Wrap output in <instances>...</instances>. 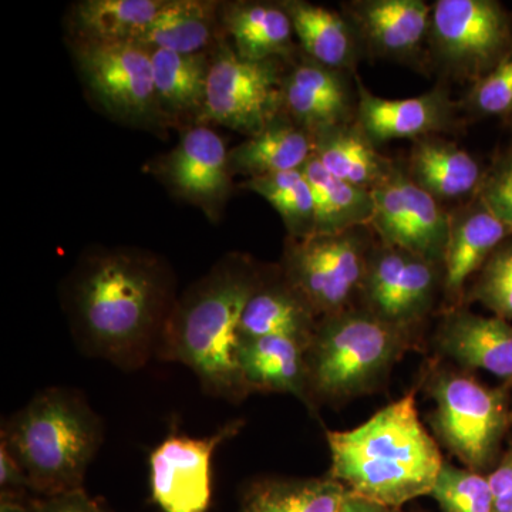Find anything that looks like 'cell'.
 I'll use <instances>...</instances> for the list:
<instances>
[{
	"instance_id": "35",
	"label": "cell",
	"mask_w": 512,
	"mask_h": 512,
	"mask_svg": "<svg viewBox=\"0 0 512 512\" xmlns=\"http://www.w3.org/2000/svg\"><path fill=\"white\" fill-rule=\"evenodd\" d=\"M466 107L480 117L512 116V49L490 72L473 83Z\"/></svg>"
},
{
	"instance_id": "22",
	"label": "cell",
	"mask_w": 512,
	"mask_h": 512,
	"mask_svg": "<svg viewBox=\"0 0 512 512\" xmlns=\"http://www.w3.org/2000/svg\"><path fill=\"white\" fill-rule=\"evenodd\" d=\"M313 157L333 177L372 191L396 170L356 123L322 128L312 134Z\"/></svg>"
},
{
	"instance_id": "8",
	"label": "cell",
	"mask_w": 512,
	"mask_h": 512,
	"mask_svg": "<svg viewBox=\"0 0 512 512\" xmlns=\"http://www.w3.org/2000/svg\"><path fill=\"white\" fill-rule=\"evenodd\" d=\"M429 46L444 72L477 82L512 49V18L495 0H437Z\"/></svg>"
},
{
	"instance_id": "18",
	"label": "cell",
	"mask_w": 512,
	"mask_h": 512,
	"mask_svg": "<svg viewBox=\"0 0 512 512\" xmlns=\"http://www.w3.org/2000/svg\"><path fill=\"white\" fill-rule=\"evenodd\" d=\"M357 94L356 124L375 146L396 138L433 136L453 123V103L443 87L410 99L390 100L370 93L357 80Z\"/></svg>"
},
{
	"instance_id": "9",
	"label": "cell",
	"mask_w": 512,
	"mask_h": 512,
	"mask_svg": "<svg viewBox=\"0 0 512 512\" xmlns=\"http://www.w3.org/2000/svg\"><path fill=\"white\" fill-rule=\"evenodd\" d=\"M279 59L248 60L221 46L211 62L202 117L245 136L261 133L284 113Z\"/></svg>"
},
{
	"instance_id": "19",
	"label": "cell",
	"mask_w": 512,
	"mask_h": 512,
	"mask_svg": "<svg viewBox=\"0 0 512 512\" xmlns=\"http://www.w3.org/2000/svg\"><path fill=\"white\" fill-rule=\"evenodd\" d=\"M308 345L285 336L239 339L237 362L249 393H286L313 409L306 367Z\"/></svg>"
},
{
	"instance_id": "7",
	"label": "cell",
	"mask_w": 512,
	"mask_h": 512,
	"mask_svg": "<svg viewBox=\"0 0 512 512\" xmlns=\"http://www.w3.org/2000/svg\"><path fill=\"white\" fill-rule=\"evenodd\" d=\"M360 228L286 242L282 276L318 318L352 308L365 279L367 255Z\"/></svg>"
},
{
	"instance_id": "4",
	"label": "cell",
	"mask_w": 512,
	"mask_h": 512,
	"mask_svg": "<svg viewBox=\"0 0 512 512\" xmlns=\"http://www.w3.org/2000/svg\"><path fill=\"white\" fill-rule=\"evenodd\" d=\"M103 437V423L86 396L69 387L37 393L2 430L3 443L42 497L84 488Z\"/></svg>"
},
{
	"instance_id": "25",
	"label": "cell",
	"mask_w": 512,
	"mask_h": 512,
	"mask_svg": "<svg viewBox=\"0 0 512 512\" xmlns=\"http://www.w3.org/2000/svg\"><path fill=\"white\" fill-rule=\"evenodd\" d=\"M221 23L244 59H279L291 53L295 30L284 3H231L221 8Z\"/></svg>"
},
{
	"instance_id": "37",
	"label": "cell",
	"mask_w": 512,
	"mask_h": 512,
	"mask_svg": "<svg viewBox=\"0 0 512 512\" xmlns=\"http://www.w3.org/2000/svg\"><path fill=\"white\" fill-rule=\"evenodd\" d=\"M487 478L493 493L495 512H512V437Z\"/></svg>"
},
{
	"instance_id": "36",
	"label": "cell",
	"mask_w": 512,
	"mask_h": 512,
	"mask_svg": "<svg viewBox=\"0 0 512 512\" xmlns=\"http://www.w3.org/2000/svg\"><path fill=\"white\" fill-rule=\"evenodd\" d=\"M476 197L512 229V144L485 171Z\"/></svg>"
},
{
	"instance_id": "26",
	"label": "cell",
	"mask_w": 512,
	"mask_h": 512,
	"mask_svg": "<svg viewBox=\"0 0 512 512\" xmlns=\"http://www.w3.org/2000/svg\"><path fill=\"white\" fill-rule=\"evenodd\" d=\"M220 10V3L210 0H165L136 43L150 50L204 53L217 32Z\"/></svg>"
},
{
	"instance_id": "11",
	"label": "cell",
	"mask_w": 512,
	"mask_h": 512,
	"mask_svg": "<svg viewBox=\"0 0 512 512\" xmlns=\"http://www.w3.org/2000/svg\"><path fill=\"white\" fill-rule=\"evenodd\" d=\"M440 286L441 266L382 244L367 255L360 296L366 311L412 333L429 315Z\"/></svg>"
},
{
	"instance_id": "2",
	"label": "cell",
	"mask_w": 512,
	"mask_h": 512,
	"mask_svg": "<svg viewBox=\"0 0 512 512\" xmlns=\"http://www.w3.org/2000/svg\"><path fill=\"white\" fill-rule=\"evenodd\" d=\"M261 281L245 256L222 258L175 302L157 359L187 366L210 396L241 402L249 392L237 362L238 328Z\"/></svg>"
},
{
	"instance_id": "14",
	"label": "cell",
	"mask_w": 512,
	"mask_h": 512,
	"mask_svg": "<svg viewBox=\"0 0 512 512\" xmlns=\"http://www.w3.org/2000/svg\"><path fill=\"white\" fill-rule=\"evenodd\" d=\"M511 237L512 229L477 197L450 214V231L441 265L446 312L461 308L468 281L483 269L495 249Z\"/></svg>"
},
{
	"instance_id": "5",
	"label": "cell",
	"mask_w": 512,
	"mask_h": 512,
	"mask_svg": "<svg viewBox=\"0 0 512 512\" xmlns=\"http://www.w3.org/2000/svg\"><path fill=\"white\" fill-rule=\"evenodd\" d=\"M412 346V333L365 308L323 316L306 349L313 409L375 392Z\"/></svg>"
},
{
	"instance_id": "20",
	"label": "cell",
	"mask_w": 512,
	"mask_h": 512,
	"mask_svg": "<svg viewBox=\"0 0 512 512\" xmlns=\"http://www.w3.org/2000/svg\"><path fill=\"white\" fill-rule=\"evenodd\" d=\"M340 73L311 59L298 64L285 76L284 113L311 134L352 123V94Z\"/></svg>"
},
{
	"instance_id": "29",
	"label": "cell",
	"mask_w": 512,
	"mask_h": 512,
	"mask_svg": "<svg viewBox=\"0 0 512 512\" xmlns=\"http://www.w3.org/2000/svg\"><path fill=\"white\" fill-rule=\"evenodd\" d=\"M164 5L165 0H83L70 19L80 42L136 43Z\"/></svg>"
},
{
	"instance_id": "17",
	"label": "cell",
	"mask_w": 512,
	"mask_h": 512,
	"mask_svg": "<svg viewBox=\"0 0 512 512\" xmlns=\"http://www.w3.org/2000/svg\"><path fill=\"white\" fill-rule=\"evenodd\" d=\"M437 349L464 370H484L512 390V322L477 315L463 306L446 312L436 333Z\"/></svg>"
},
{
	"instance_id": "41",
	"label": "cell",
	"mask_w": 512,
	"mask_h": 512,
	"mask_svg": "<svg viewBox=\"0 0 512 512\" xmlns=\"http://www.w3.org/2000/svg\"><path fill=\"white\" fill-rule=\"evenodd\" d=\"M0 512H35L33 504H26L23 500H10L2 498L0 501Z\"/></svg>"
},
{
	"instance_id": "39",
	"label": "cell",
	"mask_w": 512,
	"mask_h": 512,
	"mask_svg": "<svg viewBox=\"0 0 512 512\" xmlns=\"http://www.w3.org/2000/svg\"><path fill=\"white\" fill-rule=\"evenodd\" d=\"M0 488L2 498L10 500H23V494L32 491L28 476L3 441H0Z\"/></svg>"
},
{
	"instance_id": "16",
	"label": "cell",
	"mask_w": 512,
	"mask_h": 512,
	"mask_svg": "<svg viewBox=\"0 0 512 512\" xmlns=\"http://www.w3.org/2000/svg\"><path fill=\"white\" fill-rule=\"evenodd\" d=\"M345 10L357 39L373 55L409 62L429 42L431 6L423 0H356Z\"/></svg>"
},
{
	"instance_id": "6",
	"label": "cell",
	"mask_w": 512,
	"mask_h": 512,
	"mask_svg": "<svg viewBox=\"0 0 512 512\" xmlns=\"http://www.w3.org/2000/svg\"><path fill=\"white\" fill-rule=\"evenodd\" d=\"M426 387L434 402L429 423L441 446L468 470L490 473L512 427L511 387L485 386L463 369L431 370Z\"/></svg>"
},
{
	"instance_id": "28",
	"label": "cell",
	"mask_w": 512,
	"mask_h": 512,
	"mask_svg": "<svg viewBox=\"0 0 512 512\" xmlns=\"http://www.w3.org/2000/svg\"><path fill=\"white\" fill-rule=\"evenodd\" d=\"M302 171L315 201V235L342 234L370 224L375 210L372 191L333 177L313 156Z\"/></svg>"
},
{
	"instance_id": "32",
	"label": "cell",
	"mask_w": 512,
	"mask_h": 512,
	"mask_svg": "<svg viewBox=\"0 0 512 512\" xmlns=\"http://www.w3.org/2000/svg\"><path fill=\"white\" fill-rule=\"evenodd\" d=\"M244 187L261 195L275 208L285 222L289 238L315 235V201L302 170L249 178Z\"/></svg>"
},
{
	"instance_id": "21",
	"label": "cell",
	"mask_w": 512,
	"mask_h": 512,
	"mask_svg": "<svg viewBox=\"0 0 512 512\" xmlns=\"http://www.w3.org/2000/svg\"><path fill=\"white\" fill-rule=\"evenodd\" d=\"M406 174L440 202L476 197L484 177L468 151L436 136L414 140Z\"/></svg>"
},
{
	"instance_id": "24",
	"label": "cell",
	"mask_w": 512,
	"mask_h": 512,
	"mask_svg": "<svg viewBox=\"0 0 512 512\" xmlns=\"http://www.w3.org/2000/svg\"><path fill=\"white\" fill-rule=\"evenodd\" d=\"M318 320L284 276L271 284L262 279L242 312L238 335L239 339L285 336L309 345Z\"/></svg>"
},
{
	"instance_id": "1",
	"label": "cell",
	"mask_w": 512,
	"mask_h": 512,
	"mask_svg": "<svg viewBox=\"0 0 512 512\" xmlns=\"http://www.w3.org/2000/svg\"><path fill=\"white\" fill-rule=\"evenodd\" d=\"M177 299L164 259L114 248L80 261L67 281L64 308L84 355L136 372L157 357Z\"/></svg>"
},
{
	"instance_id": "31",
	"label": "cell",
	"mask_w": 512,
	"mask_h": 512,
	"mask_svg": "<svg viewBox=\"0 0 512 512\" xmlns=\"http://www.w3.org/2000/svg\"><path fill=\"white\" fill-rule=\"evenodd\" d=\"M348 488L330 476L262 480L248 488L244 508L254 512H339Z\"/></svg>"
},
{
	"instance_id": "15",
	"label": "cell",
	"mask_w": 512,
	"mask_h": 512,
	"mask_svg": "<svg viewBox=\"0 0 512 512\" xmlns=\"http://www.w3.org/2000/svg\"><path fill=\"white\" fill-rule=\"evenodd\" d=\"M163 177L178 197L212 217L229 192L231 170L224 140L211 128H190L165 160Z\"/></svg>"
},
{
	"instance_id": "43",
	"label": "cell",
	"mask_w": 512,
	"mask_h": 512,
	"mask_svg": "<svg viewBox=\"0 0 512 512\" xmlns=\"http://www.w3.org/2000/svg\"><path fill=\"white\" fill-rule=\"evenodd\" d=\"M512 117V116H511Z\"/></svg>"
},
{
	"instance_id": "23",
	"label": "cell",
	"mask_w": 512,
	"mask_h": 512,
	"mask_svg": "<svg viewBox=\"0 0 512 512\" xmlns=\"http://www.w3.org/2000/svg\"><path fill=\"white\" fill-rule=\"evenodd\" d=\"M313 156V137L282 113L256 136L229 151L231 174L249 178L302 170Z\"/></svg>"
},
{
	"instance_id": "3",
	"label": "cell",
	"mask_w": 512,
	"mask_h": 512,
	"mask_svg": "<svg viewBox=\"0 0 512 512\" xmlns=\"http://www.w3.org/2000/svg\"><path fill=\"white\" fill-rule=\"evenodd\" d=\"M329 476L353 494L402 508L430 495L444 458L421 423L414 393L373 414L352 430L326 431Z\"/></svg>"
},
{
	"instance_id": "30",
	"label": "cell",
	"mask_w": 512,
	"mask_h": 512,
	"mask_svg": "<svg viewBox=\"0 0 512 512\" xmlns=\"http://www.w3.org/2000/svg\"><path fill=\"white\" fill-rule=\"evenodd\" d=\"M151 60L161 111L177 116L202 113L211 67L204 53L185 55L157 49L151 50Z\"/></svg>"
},
{
	"instance_id": "40",
	"label": "cell",
	"mask_w": 512,
	"mask_h": 512,
	"mask_svg": "<svg viewBox=\"0 0 512 512\" xmlns=\"http://www.w3.org/2000/svg\"><path fill=\"white\" fill-rule=\"evenodd\" d=\"M339 512H404L402 508L387 507L349 491Z\"/></svg>"
},
{
	"instance_id": "42",
	"label": "cell",
	"mask_w": 512,
	"mask_h": 512,
	"mask_svg": "<svg viewBox=\"0 0 512 512\" xmlns=\"http://www.w3.org/2000/svg\"><path fill=\"white\" fill-rule=\"evenodd\" d=\"M242 512H254V511L247 510V508H244V510H242Z\"/></svg>"
},
{
	"instance_id": "34",
	"label": "cell",
	"mask_w": 512,
	"mask_h": 512,
	"mask_svg": "<svg viewBox=\"0 0 512 512\" xmlns=\"http://www.w3.org/2000/svg\"><path fill=\"white\" fill-rule=\"evenodd\" d=\"M467 301L478 302L498 318L512 322V237L500 245L468 288Z\"/></svg>"
},
{
	"instance_id": "27",
	"label": "cell",
	"mask_w": 512,
	"mask_h": 512,
	"mask_svg": "<svg viewBox=\"0 0 512 512\" xmlns=\"http://www.w3.org/2000/svg\"><path fill=\"white\" fill-rule=\"evenodd\" d=\"M284 6L309 59L338 72L352 69L359 39L348 19L302 0H289Z\"/></svg>"
},
{
	"instance_id": "33",
	"label": "cell",
	"mask_w": 512,
	"mask_h": 512,
	"mask_svg": "<svg viewBox=\"0 0 512 512\" xmlns=\"http://www.w3.org/2000/svg\"><path fill=\"white\" fill-rule=\"evenodd\" d=\"M430 497L443 512H495L487 474L448 461H444Z\"/></svg>"
},
{
	"instance_id": "38",
	"label": "cell",
	"mask_w": 512,
	"mask_h": 512,
	"mask_svg": "<svg viewBox=\"0 0 512 512\" xmlns=\"http://www.w3.org/2000/svg\"><path fill=\"white\" fill-rule=\"evenodd\" d=\"M32 504L35 512H109L93 500L84 488L52 497H42Z\"/></svg>"
},
{
	"instance_id": "13",
	"label": "cell",
	"mask_w": 512,
	"mask_h": 512,
	"mask_svg": "<svg viewBox=\"0 0 512 512\" xmlns=\"http://www.w3.org/2000/svg\"><path fill=\"white\" fill-rule=\"evenodd\" d=\"M244 421H231L208 437L171 436L150 456L151 497L164 512H207L212 500V458L237 436Z\"/></svg>"
},
{
	"instance_id": "10",
	"label": "cell",
	"mask_w": 512,
	"mask_h": 512,
	"mask_svg": "<svg viewBox=\"0 0 512 512\" xmlns=\"http://www.w3.org/2000/svg\"><path fill=\"white\" fill-rule=\"evenodd\" d=\"M77 64L87 89L103 109L128 123L160 119L151 50L137 43L80 42Z\"/></svg>"
},
{
	"instance_id": "12",
	"label": "cell",
	"mask_w": 512,
	"mask_h": 512,
	"mask_svg": "<svg viewBox=\"0 0 512 512\" xmlns=\"http://www.w3.org/2000/svg\"><path fill=\"white\" fill-rule=\"evenodd\" d=\"M375 210L369 227L387 247L403 249L431 264L443 265L450 212L440 201L396 168L384 183L372 190Z\"/></svg>"
}]
</instances>
